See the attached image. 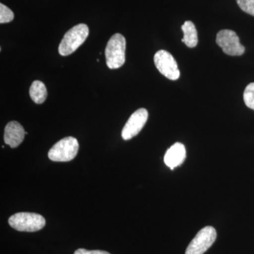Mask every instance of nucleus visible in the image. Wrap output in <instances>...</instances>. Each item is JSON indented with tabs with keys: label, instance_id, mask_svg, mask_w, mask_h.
Instances as JSON below:
<instances>
[{
	"label": "nucleus",
	"instance_id": "39448f33",
	"mask_svg": "<svg viewBox=\"0 0 254 254\" xmlns=\"http://www.w3.org/2000/svg\"><path fill=\"white\" fill-rule=\"evenodd\" d=\"M217 232L211 226L203 227L197 233L187 247L185 254H203L213 245Z\"/></svg>",
	"mask_w": 254,
	"mask_h": 254
},
{
	"label": "nucleus",
	"instance_id": "0eeeda50",
	"mask_svg": "<svg viewBox=\"0 0 254 254\" xmlns=\"http://www.w3.org/2000/svg\"><path fill=\"white\" fill-rule=\"evenodd\" d=\"M154 63L160 73L168 79L175 81L180 78V71L176 60L166 50H160L155 53Z\"/></svg>",
	"mask_w": 254,
	"mask_h": 254
},
{
	"label": "nucleus",
	"instance_id": "20e7f679",
	"mask_svg": "<svg viewBox=\"0 0 254 254\" xmlns=\"http://www.w3.org/2000/svg\"><path fill=\"white\" fill-rule=\"evenodd\" d=\"M78 142L72 136L64 138L57 142L48 152V158L54 162H68L77 155Z\"/></svg>",
	"mask_w": 254,
	"mask_h": 254
},
{
	"label": "nucleus",
	"instance_id": "7ed1b4c3",
	"mask_svg": "<svg viewBox=\"0 0 254 254\" xmlns=\"http://www.w3.org/2000/svg\"><path fill=\"white\" fill-rule=\"evenodd\" d=\"M10 226L20 232H34L42 230L46 225V220L40 214L18 213L9 218Z\"/></svg>",
	"mask_w": 254,
	"mask_h": 254
},
{
	"label": "nucleus",
	"instance_id": "6e6552de",
	"mask_svg": "<svg viewBox=\"0 0 254 254\" xmlns=\"http://www.w3.org/2000/svg\"><path fill=\"white\" fill-rule=\"evenodd\" d=\"M148 118V113L145 108H140L132 114L122 131L123 139L128 141L138 135L145 126Z\"/></svg>",
	"mask_w": 254,
	"mask_h": 254
},
{
	"label": "nucleus",
	"instance_id": "f8f14e48",
	"mask_svg": "<svg viewBox=\"0 0 254 254\" xmlns=\"http://www.w3.org/2000/svg\"><path fill=\"white\" fill-rule=\"evenodd\" d=\"M30 96L34 103L42 104L46 101L48 97V91L44 83L42 81H35L30 88Z\"/></svg>",
	"mask_w": 254,
	"mask_h": 254
},
{
	"label": "nucleus",
	"instance_id": "ddd939ff",
	"mask_svg": "<svg viewBox=\"0 0 254 254\" xmlns=\"http://www.w3.org/2000/svg\"><path fill=\"white\" fill-rule=\"evenodd\" d=\"M244 101L249 108L254 110V83H251L246 87L244 92Z\"/></svg>",
	"mask_w": 254,
	"mask_h": 254
},
{
	"label": "nucleus",
	"instance_id": "4468645a",
	"mask_svg": "<svg viewBox=\"0 0 254 254\" xmlns=\"http://www.w3.org/2000/svg\"><path fill=\"white\" fill-rule=\"evenodd\" d=\"M14 18L13 11L4 4H0V23H6L11 22Z\"/></svg>",
	"mask_w": 254,
	"mask_h": 254
},
{
	"label": "nucleus",
	"instance_id": "2eb2a0df",
	"mask_svg": "<svg viewBox=\"0 0 254 254\" xmlns=\"http://www.w3.org/2000/svg\"><path fill=\"white\" fill-rule=\"evenodd\" d=\"M242 11L254 16V0H237Z\"/></svg>",
	"mask_w": 254,
	"mask_h": 254
},
{
	"label": "nucleus",
	"instance_id": "f03ea898",
	"mask_svg": "<svg viewBox=\"0 0 254 254\" xmlns=\"http://www.w3.org/2000/svg\"><path fill=\"white\" fill-rule=\"evenodd\" d=\"M125 51L126 39L120 33H115L110 38L105 49L106 63L110 69H115L123 66L126 59Z\"/></svg>",
	"mask_w": 254,
	"mask_h": 254
},
{
	"label": "nucleus",
	"instance_id": "f257e3e1",
	"mask_svg": "<svg viewBox=\"0 0 254 254\" xmlns=\"http://www.w3.org/2000/svg\"><path fill=\"white\" fill-rule=\"evenodd\" d=\"M89 34V28L84 23H80L65 33L59 46V53L62 56L72 54L86 41Z\"/></svg>",
	"mask_w": 254,
	"mask_h": 254
},
{
	"label": "nucleus",
	"instance_id": "423d86ee",
	"mask_svg": "<svg viewBox=\"0 0 254 254\" xmlns=\"http://www.w3.org/2000/svg\"><path fill=\"white\" fill-rule=\"evenodd\" d=\"M216 43L225 54L240 56L245 53V47L241 44L237 33L232 30L225 29L219 31L217 34Z\"/></svg>",
	"mask_w": 254,
	"mask_h": 254
},
{
	"label": "nucleus",
	"instance_id": "9d476101",
	"mask_svg": "<svg viewBox=\"0 0 254 254\" xmlns=\"http://www.w3.org/2000/svg\"><path fill=\"white\" fill-rule=\"evenodd\" d=\"M186 158V148L181 143H175L165 153L164 161L172 170L180 166Z\"/></svg>",
	"mask_w": 254,
	"mask_h": 254
},
{
	"label": "nucleus",
	"instance_id": "9b49d317",
	"mask_svg": "<svg viewBox=\"0 0 254 254\" xmlns=\"http://www.w3.org/2000/svg\"><path fill=\"white\" fill-rule=\"evenodd\" d=\"M182 30L184 33V38L182 42L189 48H194L198 44V34L195 25L190 21H185L182 25Z\"/></svg>",
	"mask_w": 254,
	"mask_h": 254
},
{
	"label": "nucleus",
	"instance_id": "dca6fc26",
	"mask_svg": "<svg viewBox=\"0 0 254 254\" xmlns=\"http://www.w3.org/2000/svg\"><path fill=\"white\" fill-rule=\"evenodd\" d=\"M74 254H111L109 252H105V251L93 250L89 251L85 250V249H78L74 252Z\"/></svg>",
	"mask_w": 254,
	"mask_h": 254
},
{
	"label": "nucleus",
	"instance_id": "1a4fd4ad",
	"mask_svg": "<svg viewBox=\"0 0 254 254\" xmlns=\"http://www.w3.org/2000/svg\"><path fill=\"white\" fill-rule=\"evenodd\" d=\"M26 131L21 124L18 122H10L4 129V139L6 144L11 148H15L22 143Z\"/></svg>",
	"mask_w": 254,
	"mask_h": 254
}]
</instances>
